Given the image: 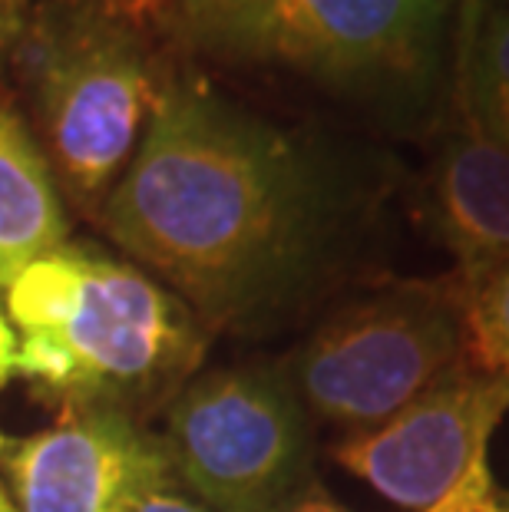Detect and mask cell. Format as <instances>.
<instances>
[{"label": "cell", "mask_w": 509, "mask_h": 512, "mask_svg": "<svg viewBox=\"0 0 509 512\" xmlns=\"http://www.w3.org/2000/svg\"><path fill=\"white\" fill-rule=\"evenodd\" d=\"M103 225L196 318L229 324L298 265L314 192L265 123L176 86L156 96L129 169L106 195Z\"/></svg>", "instance_id": "cell-1"}, {"label": "cell", "mask_w": 509, "mask_h": 512, "mask_svg": "<svg viewBox=\"0 0 509 512\" xmlns=\"http://www.w3.org/2000/svg\"><path fill=\"white\" fill-rule=\"evenodd\" d=\"M17 374L67 410H123L172 397L202 364L196 311L143 268L63 245L7 285Z\"/></svg>", "instance_id": "cell-2"}, {"label": "cell", "mask_w": 509, "mask_h": 512, "mask_svg": "<svg viewBox=\"0 0 509 512\" xmlns=\"http://www.w3.org/2000/svg\"><path fill=\"white\" fill-rule=\"evenodd\" d=\"M440 17V0H172V27L189 47L338 86L417 80Z\"/></svg>", "instance_id": "cell-3"}, {"label": "cell", "mask_w": 509, "mask_h": 512, "mask_svg": "<svg viewBox=\"0 0 509 512\" xmlns=\"http://www.w3.org/2000/svg\"><path fill=\"white\" fill-rule=\"evenodd\" d=\"M463 281H404L321 324L298 351L295 390L318 417L371 430L463 357Z\"/></svg>", "instance_id": "cell-4"}, {"label": "cell", "mask_w": 509, "mask_h": 512, "mask_svg": "<svg viewBox=\"0 0 509 512\" xmlns=\"http://www.w3.org/2000/svg\"><path fill=\"white\" fill-rule=\"evenodd\" d=\"M166 453L176 483L212 512H281L311 486L295 387L268 370H212L172 397Z\"/></svg>", "instance_id": "cell-5"}, {"label": "cell", "mask_w": 509, "mask_h": 512, "mask_svg": "<svg viewBox=\"0 0 509 512\" xmlns=\"http://www.w3.org/2000/svg\"><path fill=\"white\" fill-rule=\"evenodd\" d=\"M34 96L40 149L67 192L80 202L110 192L156 106L153 76L129 27L83 14L43 30Z\"/></svg>", "instance_id": "cell-6"}, {"label": "cell", "mask_w": 509, "mask_h": 512, "mask_svg": "<svg viewBox=\"0 0 509 512\" xmlns=\"http://www.w3.org/2000/svg\"><path fill=\"white\" fill-rule=\"evenodd\" d=\"M509 410V380L460 361L391 420L334 446V460L387 503L430 512L476 463Z\"/></svg>", "instance_id": "cell-7"}, {"label": "cell", "mask_w": 509, "mask_h": 512, "mask_svg": "<svg viewBox=\"0 0 509 512\" xmlns=\"http://www.w3.org/2000/svg\"><path fill=\"white\" fill-rule=\"evenodd\" d=\"M17 512H123L139 489L176 479L162 437L123 410H63L53 427L0 446Z\"/></svg>", "instance_id": "cell-8"}, {"label": "cell", "mask_w": 509, "mask_h": 512, "mask_svg": "<svg viewBox=\"0 0 509 512\" xmlns=\"http://www.w3.org/2000/svg\"><path fill=\"white\" fill-rule=\"evenodd\" d=\"M437 222L457 255L463 288L480 285L509 261V152L486 136H450L433 182Z\"/></svg>", "instance_id": "cell-9"}, {"label": "cell", "mask_w": 509, "mask_h": 512, "mask_svg": "<svg viewBox=\"0 0 509 512\" xmlns=\"http://www.w3.org/2000/svg\"><path fill=\"white\" fill-rule=\"evenodd\" d=\"M67 245V215L40 143L0 103V291L34 261Z\"/></svg>", "instance_id": "cell-10"}, {"label": "cell", "mask_w": 509, "mask_h": 512, "mask_svg": "<svg viewBox=\"0 0 509 512\" xmlns=\"http://www.w3.org/2000/svg\"><path fill=\"white\" fill-rule=\"evenodd\" d=\"M467 100L476 133L509 152V10H493L476 34Z\"/></svg>", "instance_id": "cell-11"}, {"label": "cell", "mask_w": 509, "mask_h": 512, "mask_svg": "<svg viewBox=\"0 0 509 512\" xmlns=\"http://www.w3.org/2000/svg\"><path fill=\"white\" fill-rule=\"evenodd\" d=\"M463 357L480 374L509 380V261L463 294Z\"/></svg>", "instance_id": "cell-12"}, {"label": "cell", "mask_w": 509, "mask_h": 512, "mask_svg": "<svg viewBox=\"0 0 509 512\" xmlns=\"http://www.w3.org/2000/svg\"><path fill=\"white\" fill-rule=\"evenodd\" d=\"M123 512H212V509H205L199 499L179 493L176 479H162V483L139 489L123 506Z\"/></svg>", "instance_id": "cell-13"}, {"label": "cell", "mask_w": 509, "mask_h": 512, "mask_svg": "<svg viewBox=\"0 0 509 512\" xmlns=\"http://www.w3.org/2000/svg\"><path fill=\"white\" fill-rule=\"evenodd\" d=\"M17 374V334L10 328L7 311L0 308V390Z\"/></svg>", "instance_id": "cell-14"}, {"label": "cell", "mask_w": 509, "mask_h": 512, "mask_svg": "<svg viewBox=\"0 0 509 512\" xmlns=\"http://www.w3.org/2000/svg\"><path fill=\"white\" fill-rule=\"evenodd\" d=\"M281 512H351V509H344L341 503H334V499L324 493L318 483H311L305 493L291 499V503Z\"/></svg>", "instance_id": "cell-15"}, {"label": "cell", "mask_w": 509, "mask_h": 512, "mask_svg": "<svg viewBox=\"0 0 509 512\" xmlns=\"http://www.w3.org/2000/svg\"><path fill=\"white\" fill-rule=\"evenodd\" d=\"M20 34H24L20 20H17L14 14H4V10H0V63H4V60H7V53L14 50V43H17Z\"/></svg>", "instance_id": "cell-16"}, {"label": "cell", "mask_w": 509, "mask_h": 512, "mask_svg": "<svg viewBox=\"0 0 509 512\" xmlns=\"http://www.w3.org/2000/svg\"><path fill=\"white\" fill-rule=\"evenodd\" d=\"M0 446H4V440H0ZM0 512H17L14 499H10V493H7V486H4V483H0Z\"/></svg>", "instance_id": "cell-17"}, {"label": "cell", "mask_w": 509, "mask_h": 512, "mask_svg": "<svg viewBox=\"0 0 509 512\" xmlns=\"http://www.w3.org/2000/svg\"><path fill=\"white\" fill-rule=\"evenodd\" d=\"M90 4H116V0H90ZM133 4V0H129Z\"/></svg>", "instance_id": "cell-18"}, {"label": "cell", "mask_w": 509, "mask_h": 512, "mask_svg": "<svg viewBox=\"0 0 509 512\" xmlns=\"http://www.w3.org/2000/svg\"><path fill=\"white\" fill-rule=\"evenodd\" d=\"M496 512H509V499H503V506H500V509H496Z\"/></svg>", "instance_id": "cell-19"}, {"label": "cell", "mask_w": 509, "mask_h": 512, "mask_svg": "<svg viewBox=\"0 0 509 512\" xmlns=\"http://www.w3.org/2000/svg\"><path fill=\"white\" fill-rule=\"evenodd\" d=\"M0 4H4V0H0Z\"/></svg>", "instance_id": "cell-20"}]
</instances>
